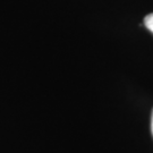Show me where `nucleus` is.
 <instances>
[{"label": "nucleus", "instance_id": "nucleus-1", "mask_svg": "<svg viewBox=\"0 0 153 153\" xmlns=\"http://www.w3.org/2000/svg\"><path fill=\"white\" fill-rule=\"evenodd\" d=\"M144 24H145V26L149 31H151L153 33V13L144 18Z\"/></svg>", "mask_w": 153, "mask_h": 153}, {"label": "nucleus", "instance_id": "nucleus-2", "mask_svg": "<svg viewBox=\"0 0 153 153\" xmlns=\"http://www.w3.org/2000/svg\"><path fill=\"white\" fill-rule=\"evenodd\" d=\"M151 128H152V134H153V112H152V119H151Z\"/></svg>", "mask_w": 153, "mask_h": 153}]
</instances>
